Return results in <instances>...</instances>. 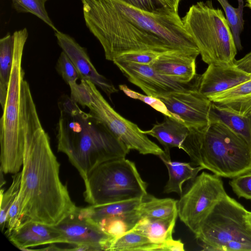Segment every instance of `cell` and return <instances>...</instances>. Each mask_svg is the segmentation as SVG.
Masks as SVG:
<instances>
[{
	"label": "cell",
	"mask_w": 251,
	"mask_h": 251,
	"mask_svg": "<svg viewBox=\"0 0 251 251\" xmlns=\"http://www.w3.org/2000/svg\"><path fill=\"white\" fill-rule=\"evenodd\" d=\"M81 0L86 25L108 60L138 50L200 52L178 13H151L120 0Z\"/></svg>",
	"instance_id": "1"
},
{
	"label": "cell",
	"mask_w": 251,
	"mask_h": 251,
	"mask_svg": "<svg viewBox=\"0 0 251 251\" xmlns=\"http://www.w3.org/2000/svg\"><path fill=\"white\" fill-rule=\"evenodd\" d=\"M21 116L25 138L18 194L21 217L23 223L32 221L56 226L76 206L60 179V164L35 104H25Z\"/></svg>",
	"instance_id": "2"
},
{
	"label": "cell",
	"mask_w": 251,
	"mask_h": 251,
	"mask_svg": "<svg viewBox=\"0 0 251 251\" xmlns=\"http://www.w3.org/2000/svg\"><path fill=\"white\" fill-rule=\"evenodd\" d=\"M57 151L66 154L85 181L102 163L124 158L129 150L100 121L68 96L58 102Z\"/></svg>",
	"instance_id": "3"
},
{
	"label": "cell",
	"mask_w": 251,
	"mask_h": 251,
	"mask_svg": "<svg viewBox=\"0 0 251 251\" xmlns=\"http://www.w3.org/2000/svg\"><path fill=\"white\" fill-rule=\"evenodd\" d=\"M189 130L181 149L195 165L229 178L251 172V144L225 124Z\"/></svg>",
	"instance_id": "4"
},
{
	"label": "cell",
	"mask_w": 251,
	"mask_h": 251,
	"mask_svg": "<svg viewBox=\"0 0 251 251\" xmlns=\"http://www.w3.org/2000/svg\"><path fill=\"white\" fill-rule=\"evenodd\" d=\"M182 20L203 62L208 65L234 62L237 49L230 26L211 0L192 5Z\"/></svg>",
	"instance_id": "5"
},
{
	"label": "cell",
	"mask_w": 251,
	"mask_h": 251,
	"mask_svg": "<svg viewBox=\"0 0 251 251\" xmlns=\"http://www.w3.org/2000/svg\"><path fill=\"white\" fill-rule=\"evenodd\" d=\"M85 201L91 205L142 199L148 195L134 163L124 158L104 162L84 181Z\"/></svg>",
	"instance_id": "6"
},
{
	"label": "cell",
	"mask_w": 251,
	"mask_h": 251,
	"mask_svg": "<svg viewBox=\"0 0 251 251\" xmlns=\"http://www.w3.org/2000/svg\"><path fill=\"white\" fill-rule=\"evenodd\" d=\"M71 99L78 105L87 107L89 113L102 123L128 150L142 154L159 157L165 151L151 141L135 124L124 118L108 103L92 82L81 79L71 94Z\"/></svg>",
	"instance_id": "7"
},
{
	"label": "cell",
	"mask_w": 251,
	"mask_h": 251,
	"mask_svg": "<svg viewBox=\"0 0 251 251\" xmlns=\"http://www.w3.org/2000/svg\"><path fill=\"white\" fill-rule=\"evenodd\" d=\"M24 49L14 50L12 72L6 101L0 121V170L5 174H15L22 169L25 138L20 134L21 84L25 72L22 66Z\"/></svg>",
	"instance_id": "8"
},
{
	"label": "cell",
	"mask_w": 251,
	"mask_h": 251,
	"mask_svg": "<svg viewBox=\"0 0 251 251\" xmlns=\"http://www.w3.org/2000/svg\"><path fill=\"white\" fill-rule=\"evenodd\" d=\"M244 206L227 194L215 205L195 234L203 251H216L231 241L251 244V227Z\"/></svg>",
	"instance_id": "9"
},
{
	"label": "cell",
	"mask_w": 251,
	"mask_h": 251,
	"mask_svg": "<svg viewBox=\"0 0 251 251\" xmlns=\"http://www.w3.org/2000/svg\"><path fill=\"white\" fill-rule=\"evenodd\" d=\"M226 194L220 176L202 172L177 201L180 220L194 233L216 203Z\"/></svg>",
	"instance_id": "10"
},
{
	"label": "cell",
	"mask_w": 251,
	"mask_h": 251,
	"mask_svg": "<svg viewBox=\"0 0 251 251\" xmlns=\"http://www.w3.org/2000/svg\"><path fill=\"white\" fill-rule=\"evenodd\" d=\"M157 98L189 129L202 127L210 123L212 102L198 88L174 92Z\"/></svg>",
	"instance_id": "11"
},
{
	"label": "cell",
	"mask_w": 251,
	"mask_h": 251,
	"mask_svg": "<svg viewBox=\"0 0 251 251\" xmlns=\"http://www.w3.org/2000/svg\"><path fill=\"white\" fill-rule=\"evenodd\" d=\"M113 62L130 82L149 96L157 98L174 92L199 87L200 76L195 82L196 78L190 83H184L161 75L149 65L118 61Z\"/></svg>",
	"instance_id": "12"
},
{
	"label": "cell",
	"mask_w": 251,
	"mask_h": 251,
	"mask_svg": "<svg viewBox=\"0 0 251 251\" xmlns=\"http://www.w3.org/2000/svg\"><path fill=\"white\" fill-rule=\"evenodd\" d=\"M77 208L55 226L63 234L67 244L74 247H87L90 251H108L115 238L80 216Z\"/></svg>",
	"instance_id": "13"
},
{
	"label": "cell",
	"mask_w": 251,
	"mask_h": 251,
	"mask_svg": "<svg viewBox=\"0 0 251 251\" xmlns=\"http://www.w3.org/2000/svg\"><path fill=\"white\" fill-rule=\"evenodd\" d=\"M59 46L72 61L80 75V80H89L100 88L110 98L118 90L112 82L100 75L92 64L86 50L69 35L55 31Z\"/></svg>",
	"instance_id": "14"
},
{
	"label": "cell",
	"mask_w": 251,
	"mask_h": 251,
	"mask_svg": "<svg viewBox=\"0 0 251 251\" xmlns=\"http://www.w3.org/2000/svg\"><path fill=\"white\" fill-rule=\"evenodd\" d=\"M200 52L173 50L161 53L150 65L161 75L188 83L197 77L196 59Z\"/></svg>",
	"instance_id": "15"
},
{
	"label": "cell",
	"mask_w": 251,
	"mask_h": 251,
	"mask_svg": "<svg viewBox=\"0 0 251 251\" xmlns=\"http://www.w3.org/2000/svg\"><path fill=\"white\" fill-rule=\"evenodd\" d=\"M251 79V75L239 69L234 62L208 65L200 76L198 90L208 98Z\"/></svg>",
	"instance_id": "16"
},
{
	"label": "cell",
	"mask_w": 251,
	"mask_h": 251,
	"mask_svg": "<svg viewBox=\"0 0 251 251\" xmlns=\"http://www.w3.org/2000/svg\"><path fill=\"white\" fill-rule=\"evenodd\" d=\"M9 240L22 250L45 245L67 244L63 234L55 226L28 221L8 236Z\"/></svg>",
	"instance_id": "17"
},
{
	"label": "cell",
	"mask_w": 251,
	"mask_h": 251,
	"mask_svg": "<svg viewBox=\"0 0 251 251\" xmlns=\"http://www.w3.org/2000/svg\"><path fill=\"white\" fill-rule=\"evenodd\" d=\"M189 130L180 121L165 116L163 122L155 124L150 130H143V132L157 139L164 147V151L169 152L172 148L181 149Z\"/></svg>",
	"instance_id": "18"
},
{
	"label": "cell",
	"mask_w": 251,
	"mask_h": 251,
	"mask_svg": "<svg viewBox=\"0 0 251 251\" xmlns=\"http://www.w3.org/2000/svg\"><path fill=\"white\" fill-rule=\"evenodd\" d=\"M209 121L225 124L251 144V121L238 111L212 102Z\"/></svg>",
	"instance_id": "19"
},
{
	"label": "cell",
	"mask_w": 251,
	"mask_h": 251,
	"mask_svg": "<svg viewBox=\"0 0 251 251\" xmlns=\"http://www.w3.org/2000/svg\"><path fill=\"white\" fill-rule=\"evenodd\" d=\"M165 152L164 155L159 156L169 174V179L164 187V192H175L181 196L183 183L189 179L194 180L203 168L200 166L193 167L190 163L172 161L170 152Z\"/></svg>",
	"instance_id": "20"
},
{
	"label": "cell",
	"mask_w": 251,
	"mask_h": 251,
	"mask_svg": "<svg viewBox=\"0 0 251 251\" xmlns=\"http://www.w3.org/2000/svg\"><path fill=\"white\" fill-rule=\"evenodd\" d=\"M208 99L214 103L230 107L243 114L251 106V79Z\"/></svg>",
	"instance_id": "21"
},
{
	"label": "cell",
	"mask_w": 251,
	"mask_h": 251,
	"mask_svg": "<svg viewBox=\"0 0 251 251\" xmlns=\"http://www.w3.org/2000/svg\"><path fill=\"white\" fill-rule=\"evenodd\" d=\"M142 199H134L99 205L78 207L79 214L94 223L110 217L136 210Z\"/></svg>",
	"instance_id": "22"
},
{
	"label": "cell",
	"mask_w": 251,
	"mask_h": 251,
	"mask_svg": "<svg viewBox=\"0 0 251 251\" xmlns=\"http://www.w3.org/2000/svg\"><path fill=\"white\" fill-rule=\"evenodd\" d=\"M178 214L167 218L142 219L133 228L152 242L162 244L173 238L172 234Z\"/></svg>",
	"instance_id": "23"
},
{
	"label": "cell",
	"mask_w": 251,
	"mask_h": 251,
	"mask_svg": "<svg viewBox=\"0 0 251 251\" xmlns=\"http://www.w3.org/2000/svg\"><path fill=\"white\" fill-rule=\"evenodd\" d=\"M178 201L171 199H158L148 194L144 197L137 211L142 219L167 218L177 214Z\"/></svg>",
	"instance_id": "24"
},
{
	"label": "cell",
	"mask_w": 251,
	"mask_h": 251,
	"mask_svg": "<svg viewBox=\"0 0 251 251\" xmlns=\"http://www.w3.org/2000/svg\"><path fill=\"white\" fill-rule=\"evenodd\" d=\"M14 48L13 34H7L0 40V102L5 104L12 69Z\"/></svg>",
	"instance_id": "25"
},
{
	"label": "cell",
	"mask_w": 251,
	"mask_h": 251,
	"mask_svg": "<svg viewBox=\"0 0 251 251\" xmlns=\"http://www.w3.org/2000/svg\"><path fill=\"white\" fill-rule=\"evenodd\" d=\"M162 244L152 242L149 238L134 229L116 238L109 251H161Z\"/></svg>",
	"instance_id": "26"
},
{
	"label": "cell",
	"mask_w": 251,
	"mask_h": 251,
	"mask_svg": "<svg viewBox=\"0 0 251 251\" xmlns=\"http://www.w3.org/2000/svg\"><path fill=\"white\" fill-rule=\"evenodd\" d=\"M141 218L135 210L104 218L95 223L105 233L115 239L132 229Z\"/></svg>",
	"instance_id": "27"
},
{
	"label": "cell",
	"mask_w": 251,
	"mask_h": 251,
	"mask_svg": "<svg viewBox=\"0 0 251 251\" xmlns=\"http://www.w3.org/2000/svg\"><path fill=\"white\" fill-rule=\"evenodd\" d=\"M224 10L226 19L230 26L237 50L242 49L240 35L244 29V21L243 16V2L240 0L237 8L233 7L228 0H217Z\"/></svg>",
	"instance_id": "28"
},
{
	"label": "cell",
	"mask_w": 251,
	"mask_h": 251,
	"mask_svg": "<svg viewBox=\"0 0 251 251\" xmlns=\"http://www.w3.org/2000/svg\"><path fill=\"white\" fill-rule=\"evenodd\" d=\"M21 172L14 174L12 182L8 189L0 190V226L1 230L5 228L6 219L8 210L19 194L21 184Z\"/></svg>",
	"instance_id": "29"
},
{
	"label": "cell",
	"mask_w": 251,
	"mask_h": 251,
	"mask_svg": "<svg viewBox=\"0 0 251 251\" xmlns=\"http://www.w3.org/2000/svg\"><path fill=\"white\" fill-rule=\"evenodd\" d=\"M15 8L19 12L31 13L44 21L54 31L58 30L49 17L44 0H12Z\"/></svg>",
	"instance_id": "30"
},
{
	"label": "cell",
	"mask_w": 251,
	"mask_h": 251,
	"mask_svg": "<svg viewBox=\"0 0 251 251\" xmlns=\"http://www.w3.org/2000/svg\"><path fill=\"white\" fill-rule=\"evenodd\" d=\"M56 69L58 73L69 87L77 83L80 75L77 69L67 55L62 51L58 59Z\"/></svg>",
	"instance_id": "31"
},
{
	"label": "cell",
	"mask_w": 251,
	"mask_h": 251,
	"mask_svg": "<svg viewBox=\"0 0 251 251\" xmlns=\"http://www.w3.org/2000/svg\"><path fill=\"white\" fill-rule=\"evenodd\" d=\"M119 88L128 97L144 102L164 115L165 116H168L180 121L176 117L170 112L164 103L158 98L144 95L130 89L124 84L120 85Z\"/></svg>",
	"instance_id": "32"
},
{
	"label": "cell",
	"mask_w": 251,
	"mask_h": 251,
	"mask_svg": "<svg viewBox=\"0 0 251 251\" xmlns=\"http://www.w3.org/2000/svg\"><path fill=\"white\" fill-rule=\"evenodd\" d=\"M161 53L152 50L130 51L120 55L114 61L151 65Z\"/></svg>",
	"instance_id": "33"
},
{
	"label": "cell",
	"mask_w": 251,
	"mask_h": 251,
	"mask_svg": "<svg viewBox=\"0 0 251 251\" xmlns=\"http://www.w3.org/2000/svg\"><path fill=\"white\" fill-rule=\"evenodd\" d=\"M229 183L238 198L251 200V172L232 178Z\"/></svg>",
	"instance_id": "34"
},
{
	"label": "cell",
	"mask_w": 251,
	"mask_h": 251,
	"mask_svg": "<svg viewBox=\"0 0 251 251\" xmlns=\"http://www.w3.org/2000/svg\"><path fill=\"white\" fill-rule=\"evenodd\" d=\"M130 6L151 13H160L169 10L160 0H120Z\"/></svg>",
	"instance_id": "35"
},
{
	"label": "cell",
	"mask_w": 251,
	"mask_h": 251,
	"mask_svg": "<svg viewBox=\"0 0 251 251\" xmlns=\"http://www.w3.org/2000/svg\"><path fill=\"white\" fill-rule=\"evenodd\" d=\"M162 251H184V244L180 240L173 239L163 243L162 245Z\"/></svg>",
	"instance_id": "36"
},
{
	"label": "cell",
	"mask_w": 251,
	"mask_h": 251,
	"mask_svg": "<svg viewBox=\"0 0 251 251\" xmlns=\"http://www.w3.org/2000/svg\"><path fill=\"white\" fill-rule=\"evenodd\" d=\"M235 65L245 73L251 75V51L239 60L234 61Z\"/></svg>",
	"instance_id": "37"
},
{
	"label": "cell",
	"mask_w": 251,
	"mask_h": 251,
	"mask_svg": "<svg viewBox=\"0 0 251 251\" xmlns=\"http://www.w3.org/2000/svg\"><path fill=\"white\" fill-rule=\"evenodd\" d=\"M181 0H160V1L169 10L178 13V9Z\"/></svg>",
	"instance_id": "38"
},
{
	"label": "cell",
	"mask_w": 251,
	"mask_h": 251,
	"mask_svg": "<svg viewBox=\"0 0 251 251\" xmlns=\"http://www.w3.org/2000/svg\"><path fill=\"white\" fill-rule=\"evenodd\" d=\"M243 114L247 116L251 121V106Z\"/></svg>",
	"instance_id": "39"
},
{
	"label": "cell",
	"mask_w": 251,
	"mask_h": 251,
	"mask_svg": "<svg viewBox=\"0 0 251 251\" xmlns=\"http://www.w3.org/2000/svg\"><path fill=\"white\" fill-rule=\"evenodd\" d=\"M245 1L246 2L245 6L251 9V0H245Z\"/></svg>",
	"instance_id": "40"
},
{
	"label": "cell",
	"mask_w": 251,
	"mask_h": 251,
	"mask_svg": "<svg viewBox=\"0 0 251 251\" xmlns=\"http://www.w3.org/2000/svg\"><path fill=\"white\" fill-rule=\"evenodd\" d=\"M45 2H46L48 0H44Z\"/></svg>",
	"instance_id": "41"
}]
</instances>
